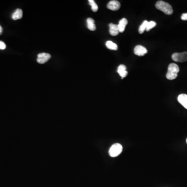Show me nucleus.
Wrapping results in <instances>:
<instances>
[{"mask_svg": "<svg viewBox=\"0 0 187 187\" xmlns=\"http://www.w3.org/2000/svg\"><path fill=\"white\" fill-rule=\"evenodd\" d=\"M117 73L121 76V79H123V78H125L127 75H128V72L126 71V67L124 65H119L117 68Z\"/></svg>", "mask_w": 187, "mask_h": 187, "instance_id": "9", "label": "nucleus"}, {"mask_svg": "<svg viewBox=\"0 0 187 187\" xmlns=\"http://www.w3.org/2000/svg\"><path fill=\"white\" fill-rule=\"evenodd\" d=\"M50 58H51V55L49 54L45 53H40L38 55L37 62L40 64H45L47 61H49Z\"/></svg>", "mask_w": 187, "mask_h": 187, "instance_id": "5", "label": "nucleus"}, {"mask_svg": "<svg viewBox=\"0 0 187 187\" xmlns=\"http://www.w3.org/2000/svg\"><path fill=\"white\" fill-rule=\"evenodd\" d=\"M106 47L111 50H117V44L114 43L111 41H108L106 43Z\"/></svg>", "mask_w": 187, "mask_h": 187, "instance_id": "14", "label": "nucleus"}, {"mask_svg": "<svg viewBox=\"0 0 187 187\" xmlns=\"http://www.w3.org/2000/svg\"><path fill=\"white\" fill-rule=\"evenodd\" d=\"M110 34L112 36H116L119 34V29L117 24H113L112 23H110L109 25Z\"/></svg>", "mask_w": 187, "mask_h": 187, "instance_id": "8", "label": "nucleus"}, {"mask_svg": "<svg viewBox=\"0 0 187 187\" xmlns=\"http://www.w3.org/2000/svg\"><path fill=\"white\" fill-rule=\"evenodd\" d=\"M87 26L90 30H96V25L95 24V21L93 19L91 18H88L87 19Z\"/></svg>", "mask_w": 187, "mask_h": 187, "instance_id": "12", "label": "nucleus"}, {"mask_svg": "<svg viewBox=\"0 0 187 187\" xmlns=\"http://www.w3.org/2000/svg\"><path fill=\"white\" fill-rule=\"evenodd\" d=\"M147 49L145 47L140 45L136 46L134 49V53L138 56H143L147 53Z\"/></svg>", "mask_w": 187, "mask_h": 187, "instance_id": "6", "label": "nucleus"}, {"mask_svg": "<svg viewBox=\"0 0 187 187\" xmlns=\"http://www.w3.org/2000/svg\"><path fill=\"white\" fill-rule=\"evenodd\" d=\"M88 2H89L90 5L91 6L92 11L94 12H96L98 9V7L97 4L95 3V1H94V0H89Z\"/></svg>", "mask_w": 187, "mask_h": 187, "instance_id": "16", "label": "nucleus"}, {"mask_svg": "<svg viewBox=\"0 0 187 187\" xmlns=\"http://www.w3.org/2000/svg\"><path fill=\"white\" fill-rule=\"evenodd\" d=\"M181 20H187V13H184L181 16Z\"/></svg>", "mask_w": 187, "mask_h": 187, "instance_id": "19", "label": "nucleus"}, {"mask_svg": "<svg viewBox=\"0 0 187 187\" xmlns=\"http://www.w3.org/2000/svg\"><path fill=\"white\" fill-rule=\"evenodd\" d=\"M128 21L126 18H122L119 21V24H117L120 32H123L124 31L126 25L127 24Z\"/></svg>", "mask_w": 187, "mask_h": 187, "instance_id": "11", "label": "nucleus"}, {"mask_svg": "<svg viewBox=\"0 0 187 187\" xmlns=\"http://www.w3.org/2000/svg\"><path fill=\"white\" fill-rule=\"evenodd\" d=\"M120 3L119 1H116V0H113V1H110L107 4V8L111 11H117L118 9H120Z\"/></svg>", "mask_w": 187, "mask_h": 187, "instance_id": "7", "label": "nucleus"}, {"mask_svg": "<svg viewBox=\"0 0 187 187\" xmlns=\"http://www.w3.org/2000/svg\"><path fill=\"white\" fill-rule=\"evenodd\" d=\"M179 72V68L178 65L175 64H170L168 67L166 78L169 80H173L176 79Z\"/></svg>", "mask_w": 187, "mask_h": 187, "instance_id": "2", "label": "nucleus"}, {"mask_svg": "<svg viewBox=\"0 0 187 187\" xmlns=\"http://www.w3.org/2000/svg\"><path fill=\"white\" fill-rule=\"evenodd\" d=\"M156 24L157 23L154 21H151L150 22H148L146 30L147 31H149V30H150L151 29H152L154 27L156 26Z\"/></svg>", "mask_w": 187, "mask_h": 187, "instance_id": "17", "label": "nucleus"}, {"mask_svg": "<svg viewBox=\"0 0 187 187\" xmlns=\"http://www.w3.org/2000/svg\"><path fill=\"white\" fill-rule=\"evenodd\" d=\"M123 150L122 145L120 143H114L111 146L109 151V153L110 157H116L120 155Z\"/></svg>", "mask_w": 187, "mask_h": 187, "instance_id": "3", "label": "nucleus"}, {"mask_svg": "<svg viewBox=\"0 0 187 187\" xmlns=\"http://www.w3.org/2000/svg\"><path fill=\"white\" fill-rule=\"evenodd\" d=\"M155 7L157 9H159L168 15H172L173 13V9L172 8V6L169 3L163 1L157 2L155 4Z\"/></svg>", "mask_w": 187, "mask_h": 187, "instance_id": "1", "label": "nucleus"}, {"mask_svg": "<svg viewBox=\"0 0 187 187\" xmlns=\"http://www.w3.org/2000/svg\"><path fill=\"white\" fill-rule=\"evenodd\" d=\"M172 60L176 62H184L187 60V52H184L181 53H176L173 54Z\"/></svg>", "mask_w": 187, "mask_h": 187, "instance_id": "4", "label": "nucleus"}, {"mask_svg": "<svg viewBox=\"0 0 187 187\" xmlns=\"http://www.w3.org/2000/svg\"><path fill=\"white\" fill-rule=\"evenodd\" d=\"M178 102L187 109V95L180 94L178 97Z\"/></svg>", "mask_w": 187, "mask_h": 187, "instance_id": "10", "label": "nucleus"}, {"mask_svg": "<svg viewBox=\"0 0 187 187\" xmlns=\"http://www.w3.org/2000/svg\"></svg>", "mask_w": 187, "mask_h": 187, "instance_id": "21", "label": "nucleus"}, {"mask_svg": "<svg viewBox=\"0 0 187 187\" xmlns=\"http://www.w3.org/2000/svg\"><path fill=\"white\" fill-rule=\"evenodd\" d=\"M2 32H3V29H2V27L1 26H0V35L2 34Z\"/></svg>", "mask_w": 187, "mask_h": 187, "instance_id": "20", "label": "nucleus"}, {"mask_svg": "<svg viewBox=\"0 0 187 187\" xmlns=\"http://www.w3.org/2000/svg\"><path fill=\"white\" fill-rule=\"evenodd\" d=\"M6 47V46L4 43L0 41V49H5Z\"/></svg>", "mask_w": 187, "mask_h": 187, "instance_id": "18", "label": "nucleus"}, {"mask_svg": "<svg viewBox=\"0 0 187 187\" xmlns=\"http://www.w3.org/2000/svg\"><path fill=\"white\" fill-rule=\"evenodd\" d=\"M148 23V21L147 20H145L143 21L142 25L140 26V27L139 28V33L140 34H143V32L145 31V30H146L147 27V24Z\"/></svg>", "mask_w": 187, "mask_h": 187, "instance_id": "15", "label": "nucleus"}, {"mask_svg": "<svg viewBox=\"0 0 187 187\" xmlns=\"http://www.w3.org/2000/svg\"><path fill=\"white\" fill-rule=\"evenodd\" d=\"M23 11L21 9L18 8L14 12L12 16V18L13 20H15L20 19L23 17Z\"/></svg>", "mask_w": 187, "mask_h": 187, "instance_id": "13", "label": "nucleus"}]
</instances>
